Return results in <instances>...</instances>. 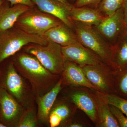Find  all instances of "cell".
I'll return each instance as SVG.
<instances>
[{"instance_id": "cell-1", "label": "cell", "mask_w": 127, "mask_h": 127, "mask_svg": "<svg viewBox=\"0 0 127 127\" xmlns=\"http://www.w3.org/2000/svg\"><path fill=\"white\" fill-rule=\"evenodd\" d=\"M14 64L19 73L29 81L38 97L49 92L58 82V75L47 70L35 57L21 53L16 57Z\"/></svg>"}, {"instance_id": "cell-2", "label": "cell", "mask_w": 127, "mask_h": 127, "mask_svg": "<svg viewBox=\"0 0 127 127\" xmlns=\"http://www.w3.org/2000/svg\"><path fill=\"white\" fill-rule=\"evenodd\" d=\"M78 42L97 56L104 63L112 65V47L92 26L73 21Z\"/></svg>"}, {"instance_id": "cell-3", "label": "cell", "mask_w": 127, "mask_h": 127, "mask_svg": "<svg viewBox=\"0 0 127 127\" xmlns=\"http://www.w3.org/2000/svg\"><path fill=\"white\" fill-rule=\"evenodd\" d=\"M47 43L40 36L28 34L18 28H12L0 35V64L28 44L45 45Z\"/></svg>"}, {"instance_id": "cell-4", "label": "cell", "mask_w": 127, "mask_h": 127, "mask_svg": "<svg viewBox=\"0 0 127 127\" xmlns=\"http://www.w3.org/2000/svg\"><path fill=\"white\" fill-rule=\"evenodd\" d=\"M26 51L34 56L48 70L54 75L62 74L64 70L65 61L59 44L48 41L45 45L33 44L28 47Z\"/></svg>"}, {"instance_id": "cell-5", "label": "cell", "mask_w": 127, "mask_h": 127, "mask_svg": "<svg viewBox=\"0 0 127 127\" xmlns=\"http://www.w3.org/2000/svg\"><path fill=\"white\" fill-rule=\"evenodd\" d=\"M62 23L58 18L41 11L30 9L19 17L15 25L28 34L41 36L48 30Z\"/></svg>"}, {"instance_id": "cell-6", "label": "cell", "mask_w": 127, "mask_h": 127, "mask_svg": "<svg viewBox=\"0 0 127 127\" xmlns=\"http://www.w3.org/2000/svg\"><path fill=\"white\" fill-rule=\"evenodd\" d=\"M81 68L97 91L102 93L115 94L114 71L111 66L102 63L88 65Z\"/></svg>"}, {"instance_id": "cell-7", "label": "cell", "mask_w": 127, "mask_h": 127, "mask_svg": "<svg viewBox=\"0 0 127 127\" xmlns=\"http://www.w3.org/2000/svg\"><path fill=\"white\" fill-rule=\"evenodd\" d=\"M111 46L118 42L125 31L122 7L110 15L105 17L94 27Z\"/></svg>"}, {"instance_id": "cell-8", "label": "cell", "mask_w": 127, "mask_h": 127, "mask_svg": "<svg viewBox=\"0 0 127 127\" xmlns=\"http://www.w3.org/2000/svg\"><path fill=\"white\" fill-rule=\"evenodd\" d=\"M62 51L64 61L72 62L81 67L104 63L97 56L79 42L62 47Z\"/></svg>"}, {"instance_id": "cell-9", "label": "cell", "mask_w": 127, "mask_h": 127, "mask_svg": "<svg viewBox=\"0 0 127 127\" xmlns=\"http://www.w3.org/2000/svg\"><path fill=\"white\" fill-rule=\"evenodd\" d=\"M41 11L55 17L69 28H74V23L70 16L73 6L66 5L55 0H31Z\"/></svg>"}, {"instance_id": "cell-10", "label": "cell", "mask_w": 127, "mask_h": 127, "mask_svg": "<svg viewBox=\"0 0 127 127\" xmlns=\"http://www.w3.org/2000/svg\"><path fill=\"white\" fill-rule=\"evenodd\" d=\"M0 98L1 116L3 120L7 124L18 123L23 113L21 106L4 89L0 90Z\"/></svg>"}, {"instance_id": "cell-11", "label": "cell", "mask_w": 127, "mask_h": 127, "mask_svg": "<svg viewBox=\"0 0 127 127\" xmlns=\"http://www.w3.org/2000/svg\"><path fill=\"white\" fill-rule=\"evenodd\" d=\"M62 73L63 80L65 81L67 84L86 87L93 91H97L96 88L85 76L81 67L76 64L65 61L64 70Z\"/></svg>"}, {"instance_id": "cell-12", "label": "cell", "mask_w": 127, "mask_h": 127, "mask_svg": "<svg viewBox=\"0 0 127 127\" xmlns=\"http://www.w3.org/2000/svg\"><path fill=\"white\" fill-rule=\"evenodd\" d=\"M41 37L47 41H51L62 47L78 42L76 34L63 23L48 30Z\"/></svg>"}, {"instance_id": "cell-13", "label": "cell", "mask_w": 127, "mask_h": 127, "mask_svg": "<svg viewBox=\"0 0 127 127\" xmlns=\"http://www.w3.org/2000/svg\"><path fill=\"white\" fill-rule=\"evenodd\" d=\"M63 78H61L49 92L38 99L37 117L39 120L42 123L49 121L51 109L56 99L57 96L62 88Z\"/></svg>"}, {"instance_id": "cell-14", "label": "cell", "mask_w": 127, "mask_h": 127, "mask_svg": "<svg viewBox=\"0 0 127 127\" xmlns=\"http://www.w3.org/2000/svg\"><path fill=\"white\" fill-rule=\"evenodd\" d=\"M73 21H77L89 26H97L105 17L97 9L87 6L75 7L73 6L70 11Z\"/></svg>"}, {"instance_id": "cell-15", "label": "cell", "mask_w": 127, "mask_h": 127, "mask_svg": "<svg viewBox=\"0 0 127 127\" xmlns=\"http://www.w3.org/2000/svg\"><path fill=\"white\" fill-rule=\"evenodd\" d=\"M31 7L17 4L11 7L0 8V35L13 28L18 18Z\"/></svg>"}, {"instance_id": "cell-16", "label": "cell", "mask_w": 127, "mask_h": 127, "mask_svg": "<svg viewBox=\"0 0 127 127\" xmlns=\"http://www.w3.org/2000/svg\"><path fill=\"white\" fill-rule=\"evenodd\" d=\"M8 91L20 102H23L25 94L23 79L17 71L14 64L8 66L5 80Z\"/></svg>"}, {"instance_id": "cell-17", "label": "cell", "mask_w": 127, "mask_h": 127, "mask_svg": "<svg viewBox=\"0 0 127 127\" xmlns=\"http://www.w3.org/2000/svg\"><path fill=\"white\" fill-rule=\"evenodd\" d=\"M71 99L80 109L84 112L93 122L97 120V106L95 100L86 92L78 91L72 94Z\"/></svg>"}, {"instance_id": "cell-18", "label": "cell", "mask_w": 127, "mask_h": 127, "mask_svg": "<svg viewBox=\"0 0 127 127\" xmlns=\"http://www.w3.org/2000/svg\"><path fill=\"white\" fill-rule=\"evenodd\" d=\"M113 68L114 72L127 68V32H124L118 42L112 47Z\"/></svg>"}, {"instance_id": "cell-19", "label": "cell", "mask_w": 127, "mask_h": 127, "mask_svg": "<svg viewBox=\"0 0 127 127\" xmlns=\"http://www.w3.org/2000/svg\"><path fill=\"white\" fill-rule=\"evenodd\" d=\"M95 98L97 106V122L99 126L103 127H120L117 121L111 112L109 104L97 92Z\"/></svg>"}, {"instance_id": "cell-20", "label": "cell", "mask_w": 127, "mask_h": 127, "mask_svg": "<svg viewBox=\"0 0 127 127\" xmlns=\"http://www.w3.org/2000/svg\"><path fill=\"white\" fill-rule=\"evenodd\" d=\"M115 94L127 100V68L114 72Z\"/></svg>"}, {"instance_id": "cell-21", "label": "cell", "mask_w": 127, "mask_h": 127, "mask_svg": "<svg viewBox=\"0 0 127 127\" xmlns=\"http://www.w3.org/2000/svg\"><path fill=\"white\" fill-rule=\"evenodd\" d=\"M97 92L108 104L117 108L127 117V99L114 94H104Z\"/></svg>"}, {"instance_id": "cell-22", "label": "cell", "mask_w": 127, "mask_h": 127, "mask_svg": "<svg viewBox=\"0 0 127 127\" xmlns=\"http://www.w3.org/2000/svg\"><path fill=\"white\" fill-rule=\"evenodd\" d=\"M124 0H102L97 9L105 17L113 14L122 7Z\"/></svg>"}, {"instance_id": "cell-23", "label": "cell", "mask_w": 127, "mask_h": 127, "mask_svg": "<svg viewBox=\"0 0 127 127\" xmlns=\"http://www.w3.org/2000/svg\"><path fill=\"white\" fill-rule=\"evenodd\" d=\"M37 125L36 116L32 109L22 113L16 125L18 127H35Z\"/></svg>"}, {"instance_id": "cell-24", "label": "cell", "mask_w": 127, "mask_h": 127, "mask_svg": "<svg viewBox=\"0 0 127 127\" xmlns=\"http://www.w3.org/2000/svg\"><path fill=\"white\" fill-rule=\"evenodd\" d=\"M109 105L111 112L117 121L120 127H127V117L117 108L112 105Z\"/></svg>"}, {"instance_id": "cell-25", "label": "cell", "mask_w": 127, "mask_h": 127, "mask_svg": "<svg viewBox=\"0 0 127 127\" xmlns=\"http://www.w3.org/2000/svg\"><path fill=\"white\" fill-rule=\"evenodd\" d=\"M51 112L58 114L61 118L62 121L67 118L70 114L69 108L65 104H61L56 107Z\"/></svg>"}, {"instance_id": "cell-26", "label": "cell", "mask_w": 127, "mask_h": 127, "mask_svg": "<svg viewBox=\"0 0 127 127\" xmlns=\"http://www.w3.org/2000/svg\"><path fill=\"white\" fill-rule=\"evenodd\" d=\"M102 0H76L74 6L79 7L97 5Z\"/></svg>"}, {"instance_id": "cell-27", "label": "cell", "mask_w": 127, "mask_h": 127, "mask_svg": "<svg viewBox=\"0 0 127 127\" xmlns=\"http://www.w3.org/2000/svg\"><path fill=\"white\" fill-rule=\"evenodd\" d=\"M62 121V119L58 114L52 112H50L49 122L51 127H56L59 126Z\"/></svg>"}, {"instance_id": "cell-28", "label": "cell", "mask_w": 127, "mask_h": 127, "mask_svg": "<svg viewBox=\"0 0 127 127\" xmlns=\"http://www.w3.org/2000/svg\"><path fill=\"white\" fill-rule=\"evenodd\" d=\"M10 2L11 5L17 4H22L27 5L30 7H32L34 4L31 0H6Z\"/></svg>"}, {"instance_id": "cell-29", "label": "cell", "mask_w": 127, "mask_h": 127, "mask_svg": "<svg viewBox=\"0 0 127 127\" xmlns=\"http://www.w3.org/2000/svg\"><path fill=\"white\" fill-rule=\"evenodd\" d=\"M125 31L127 32V0H124L122 6Z\"/></svg>"}, {"instance_id": "cell-30", "label": "cell", "mask_w": 127, "mask_h": 127, "mask_svg": "<svg viewBox=\"0 0 127 127\" xmlns=\"http://www.w3.org/2000/svg\"><path fill=\"white\" fill-rule=\"evenodd\" d=\"M83 125L80 124L78 123H73L71 124L70 125L69 127H83Z\"/></svg>"}, {"instance_id": "cell-31", "label": "cell", "mask_w": 127, "mask_h": 127, "mask_svg": "<svg viewBox=\"0 0 127 127\" xmlns=\"http://www.w3.org/2000/svg\"><path fill=\"white\" fill-rule=\"evenodd\" d=\"M55 0L57 1L62 2V3H63V4H65L70 5V4L68 2L67 0Z\"/></svg>"}, {"instance_id": "cell-32", "label": "cell", "mask_w": 127, "mask_h": 127, "mask_svg": "<svg viewBox=\"0 0 127 127\" xmlns=\"http://www.w3.org/2000/svg\"><path fill=\"white\" fill-rule=\"evenodd\" d=\"M3 2V0H0V8L1 7V5H2Z\"/></svg>"}, {"instance_id": "cell-33", "label": "cell", "mask_w": 127, "mask_h": 127, "mask_svg": "<svg viewBox=\"0 0 127 127\" xmlns=\"http://www.w3.org/2000/svg\"><path fill=\"white\" fill-rule=\"evenodd\" d=\"M6 126L5 125H4V124H2L0 123V127H6Z\"/></svg>"}, {"instance_id": "cell-34", "label": "cell", "mask_w": 127, "mask_h": 127, "mask_svg": "<svg viewBox=\"0 0 127 127\" xmlns=\"http://www.w3.org/2000/svg\"></svg>"}]
</instances>
